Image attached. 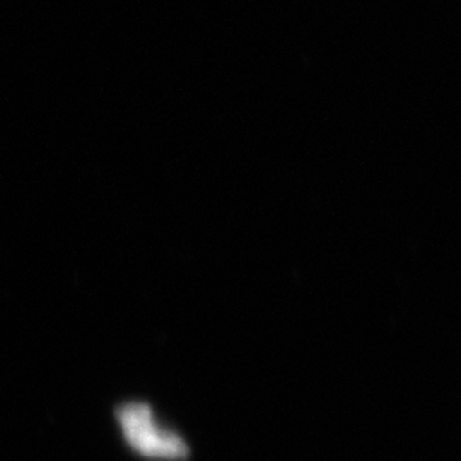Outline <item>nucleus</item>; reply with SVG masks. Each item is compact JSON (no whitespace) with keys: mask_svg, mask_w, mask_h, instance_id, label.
Segmentation results:
<instances>
[{"mask_svg":"<svg viewBox=\"0 0 461 461\" xmlns=\"http://www.w3.org/2000/svg\"><path fill=\"white\" fill-rule=\"evenodd\" d=\"M118 422L125 439L135 451L163 460H178L188 455V446L182 438L161 428L152 409L146 403H129L118 409Z\"/></svg>","mask_w":461,"mask_h":461,"instance_id":"f257e3e1","label":"nucleus"}]
</instances>
